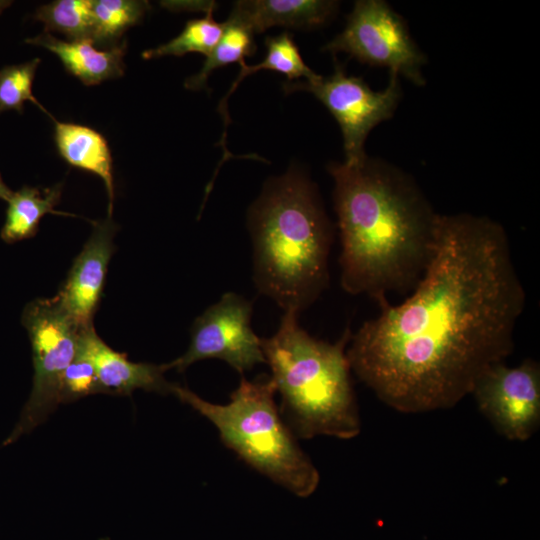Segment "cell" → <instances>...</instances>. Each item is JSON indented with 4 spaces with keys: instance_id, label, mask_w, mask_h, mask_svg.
I'll return each instance as SVG.
<instances>
[{
    "instance_id": "obj_19",
    "label": "cell",
    "mask_w": 540,
    "mask_h": 540,
    "mask_svg": "<svg viewBox=\"0 0 540 540\" xmlns=\"http://www.w3.org/2000/svg\"><path fill=\"white\" fill-rule=\"evenodd\" d=\"M255 53L253 34L245 27L226 21L223 34L213 51L207 56L201 70L185 81V87L199 90L206 87L210 73L231 63H243L244 58Z\"/></svg>"
},
{
    "instance_id": "obj_5",
    "label": "cell",
    "mask_w": 540,
    "mask_h": 540,
    "mask_svg": "<svg viewBox=\"0 0 540 540\" xmlns=\"http://www.w3.org/2000/svg\"><path fill=\"white\" fill-rule=\"evenodd\" d=\"M270 376L242 378L227 404L202 399L186 387L173 384L171 394L207 418L225 446L249 466L300 498L311 496L320 475L300 448L276 406Z\"/></svg>"
},
{
    "instance_id": "obj_1",
    "label": "cell",
    "mask_w": 540,
    "mask_h": 540,
    "mask_svg": "<svg viewBox=\"0 0 540 540\" xmlns=\"http://www.w3.org/2000/svg\"><path fill=\"white\" fill-rule=\"evenodd\" d=\"M526 292L503 226L439 214L430 261L412 294L381 306L351 334V370L389 407L422 413L455 406L504 362Z\"/></svg>"
},
{
    "instance_id": "obj_20",
    "label": "cell",
    "mask_w": 540,
    "mask_h": 540,
    "mask_svg": "<svg viewBox=\"0 0 540 540\" xmlns=\"http://www.w3.org/2000/svg\"><path fill=\"white\" fill-rule=\"evenodd\" d=\"M34 18L44 24L46 32H60L68 41L91 40V0L53 1L40 6Z\"/></svg>"
},
{
    "instance_id": "obj_17",
    "label": "cell",
    "mask_w": 540,
    "mask_h": 540,
    "mask_svg": "<svg viewBox=\"0 0 540 540\" xmlns=\"http://www.w3.org/2000/svg\"><path fill=\"white\" fill-rule=\"evenodd\" d=\"M62 184L49 188L24 186L13 192L8 203L1 238L6 243H15L33 237L39 222L48 213H57L54 207L61 198Z\"/></svg>"
},
{
    "instance_id": "obj_2",
    "label": "cell",
    "mask_w": 540,
    "mask_h": 540,
    "mask_svg": "<svg viewBox=\"0 0 540 540\" xmlns=\"http://www.w3.org/2000/svg\"><path fill=\"white\" fill-rule=\"evenodd\" d=\"M341 239L340 282L381 306L413 289L433 252L437 213L416 183L385 162L332 163Z\"/></svg>"
},
{
    "instance_id": "obj_6",
    "label": "cell",
    "mask_w": 540,
    "mask_h": 540,
    "mask_svg": "<svg viewBox=\"0 0 540 540\" xmlns=\"http://www.w3.org/2000/svg\"><path fill=\"white\" fill-rule=\"evenodd\" d=\"M22 324L32 345L33 387L19 421L4 441V446L44 422L60 404L61 378L76 355L83 328L65 310L57 296L28 303L22 313Z\"/></svg>"
},
{
    "instance_id": "obj_25",
    "label": "cell",
    "mask_w": 540,
    "mask_h": 540,
    "mask_svg": "<svg viewBox=\"0 0 540 540\" xmlns=\"http://www.w3.org/2000/svg\"><path fill=\"white\" fill-rule=\"evenodd\" d=\"M9 4H10V2L0 1V13H1V11H2L5 7H7Z\"/></svg>"
},
{
    "instance_id": "obj_14",
    "label": "cell",
    "mask_w": 540,
    "mask_h": 540,
    "mask_svg": "<svg viewBox=\"0 0 540 540\" xmlns=\"http://www.w3.org/2000/svg\"><path fill=\"white\" fill-rule=\"evenodd\" d=\"M25 41L56 54L66 70L85 85H96L124 73L126 41L102 50L95 48L90 39L64 41L46 32Z\"/></svg>"
},
{
    "instance_id": "obj_22",
    "label": "cell",
    "mask_w": 540,
    "mask_h": 540,
    "mask_svg": "<svg viewBox=\"0 0 540 540\" xmlns=\"http://www.w3.org/2000/svg\"><path fill=\"white\" fill-rule=\"evenodd\" d=\"M39 58L0 70V113L7 110L23 112L24 102L31 101L55 120L32 94V85Z\"/></svg>"
},
{
    "instance_id": "obj_21",
    "label": "cell",
    "mask_w": 540,
    "mask_h": 540,
    "mask_svg": "<svg viewBox=\"0 0 540 540\" xmlns=\"http://www.w3.org/2000/svg\"><path fill=\"white\" fill-rule=\"evenodd\" d=\"M223 34V24L217 23L212 13L200 19H193L186 23L183 31L156 48L142 53L144 59L162 56H183L186 53L196 52L206 57L213 51Z\"/></svg>"
},
{
    "instance_id": "obj_11",
    "label": "cell",
    "mask_w": 540,
    "mask_h": 540,
    "mask_svg": "<svg viewBox=\"0 0 540 540\" xmlns=\"http://www.w3.org/2000/svg\"><path fill=\"white\" fill-rule=\"evenodd\" d=\"M116 231L117 225L110 216L95 223L90 238L56 295L80 327L93 325L108 264L115 250L113 238Z\"/></svg>"
},
{
    "instance_id": "obj_7",
    "label": "cell",
    "mask_w": 540,
    "mask_h": 540,
    "mask_svg": "<svg viewBox=\"0 0 540 540\" xmlns=\"http://www.w3.org/2000/svg\"><path fill=\"white\" fill-rule=\"evenodd\" d=\"M285 92L306 91L313 94L338 122L343 136L346 164H356L366 158L364 143L370 131L391 118L402 95L399 75L390 72L385 89L372 90L360 77L347 75L343 67L311 80L288 81Z\"/></svg>"
},
{
    "instance_id": "obj_8",
    "label": "cell",
    "mask_w": 540,
    "mask_h": 540,
    "mask_svg": "<svg viewBox=\"0 0 540 540\" xmlns=\"http://www.w3.org/2000/svg\"><path fill=\"white\" fill-rule=\"evenodd\" d=\"M331 53L344 52L360 62L389 68L415 85H424L426 59L400 15L382 0L356 1L344 30L327 43Z\"/></svg>"
},
{
    "instance_id": "obj_16",
    "label": "cell",
    "mask_w": 540,
    "mask_h": 540,
    "mask_svg": "<svg viewBox=\"0 0 540 540\" xmlns=\"http://www.w3.org/2000/svg\"><path fill=\"white\" fill-rule=\"evenodd\" d=\"M266 56L262 62L255 65H247L245 62L241 63V69L237 78L232 83L226 96L221 100L218 110L221 117L224 120V130L220 142L218 143L223 150L222 160L219 163V167L224 161L229 160L233 155L227 150L226 147V127L230 122L227 111V98L234 92L238 84L248 75L260 70H273L285 74L289 81L299 78H305V80H311L317 76L304 62L300 55L299 49L293 41L291 35L287 32H283L275 37H269L266 39Z\"/></svg>"
},
{
    "instance_id": "obj_4",
    "label": "cell",
    "mask_w": 540,
    "mask_h": 540,
    "mask_svg": "<svg viewBox=\"0 0 540 540\" xmlns=\"http://www.w3.org/2000/svg\"><path fill=\"white\" fill-rule=\"evenodd\" d=\"M298 315L284 311L277 332L261 338L281 411L299 438L352 439L361 430L346 354L352 333L347 328L336 343L325 342L301 328Z\"/></svg>"
},
{
    "instance_id": "obj_24",
    "label": "cell",
    "mask_w": 540,
    "mask_h": 540,
    "mask_svg": "<svg viewBox=\"0 0 540 540\" xmlns=\"http://www.w3.org/2000/svg\"><path fill=\"white\" fill-rule=\"evenodd\" d=\"M13 191L10 190V188L4 183L1 175H0V199L5 200L6 202L11 197Z\"/></svg>"
},
{
    "instance_id": "obj_15",
    "label": "cell",
    "mask_w": 540,
    "mask_h": 540,
    "mask_svg": "<svg viewBox=\"0 0 540 540\" xmlns=\"http://www.w3.org/2000/svg\"><path fill=\"white\" fill-rule=\"evenodd\" d=\"M55 122L54 138L61 157L70 165L99 176L106 187L111 217L114 201L112 157L106 139L96 130L70 122Z\"/></svg>"
},
{
    "instance_id": "obj_23",
    "label": "cell",
    "mask_w": 540,
    "mask_h": 540,
    "mask_svg": "<svg viewBox=\"0 0 540 540\" xmlns=\"http://www.w3.org/2000/svg\"><path fill=\"white\" fill-rule=\"evenodd\" d=\"M104 393L93 364L76 352L64 371L59 390L60 403H68L88 395Z\"/></svg>"
},
{
    "instance_id": "obj_10",
    "label": "cell",
    "mask_w": 540,
    "mask_h": 540,
    "mask_svg": "<svg viewBox=\"0 0 540 540\" xmlns=\"http://www.w3.org/2000/svg\"><path fill=\"white\" fill-rule=\"evenodd\" d=\"M471 394L495 430L509 440H528L540 424V367L532 359L510 367L499 362L477 379Z\"/></svg>"
},
{
    "instance_id": "obj_13",
    "label": "cell",
    "mask_w": 540,
    "mask_h": 540,
    "mask_svg": "<svg viewBox=\"0 0 540 540\" xmlns=\"http://www.w3.org/2000/svg\"><path fill=\"white\" fill-rule=\"evenodd\" d=\"M337 5L325 0H244L234 4L227 20L252 34L273 26L309 28L325 23Z\"/></svg>"
},
{
    "instance_id": "obj_18",
    "label": "cell",
    "mask_w": 540,
    "mask_h": 540,
    "mask_svg": "<svg viewBox=\"0 0 540 540\" xmlns=\"http://www.w3.org/2000/svg\"><path fill=\"white\" fill-rule=\"evenodd\" d=\"M149 8L147 1L91 0V41L103 49L120 44L124 32L139 23Z\"/></svg>"
},
{
    "instance_id": "obj_9",
    "label": "cell",
    "mask_w": 540,
    "mask_h": 540,
    "mask_svg": "<svg viewBox=\"0 0 540 540\" xmlns=\"http://www.w3.org/2000/svg\"><path fill=\"white\" fill-rule=\"evenodd\" d=\"M252 303L234 292L198 316L191 328V340L186 352L164 364L166 370L185 371L204 359H220L240 374L257 364L266 363L259 338L251 328Z\"/></svg>"
},
{
    "instance_id": "obj_12",
    "label": "cell",
    "mask_w": 540,
    "mask_h": 540,
    "mask_svg": "<svg viewBox=\"0 0 540 540\" xmlns=\"http://www.w3.org/2000/svg\"><path fill=\"white\" fill-rule=\"evenodd\" d=\"M77 352L94 366L104 393L130 395L137 389L171 394L173 384L164 377V364L135 363L126 354L109 347L96 333L93 325L80 331Z\"/></svg>"
},
{
    "instance_id": "obj_3",
    "label": "cell",
    "mask_w": 540,
    "mask_h": 540,
    "mask_svg": "<svg viewBox=\"0 0 540 540\" xmlns=\"http://www.w3.org/2000/svg\"><path fill=\"white\" fill-rule=\"evenodd\" d=\"M253 280L284 311L300 314L326 289L332 228L313 184L291 171L250 211Z\"/></svg>"
}]
</instances>
